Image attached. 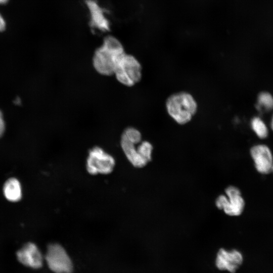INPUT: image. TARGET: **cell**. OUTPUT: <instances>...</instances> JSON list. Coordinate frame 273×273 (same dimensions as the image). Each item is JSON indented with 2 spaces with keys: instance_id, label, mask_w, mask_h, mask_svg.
<instances>
[{
  "instance_id": "obj_11",
  "label": "cell",
  "mask_w": 273,
  "mask_h": 273,
  "mask_svg": "<svg viewBox=\"0 0 273 273\" xmlns=\"http://www.w3.org/2000/svg\"><path fill=\"white\" fill-rule=\"evenodd\" d=\"M85 4L90 14V25L102 31H109V22L97 2L94 0H85Z\"/></svg>"
},
{
  "instance_id": "obj_17",
  "label": "cell",
  "mask_w": 273,
  "mask_h": 273,
  "mask_svg": "<svg viewBox=\"0 0 273 273\" xmlns=\"http://www.w3.org/2000/svg\"><path fill=\"white\" fill-rule=\"evenodd\" d=\"M6 25L5 21L0 14V31H3L5 29Z\"/></svg>"
},
{
  "instance_id": "obj_7",
  "label": "cell",
  "mask_w": 273,
  "mask_h": 273,
  "mask_svg": "<svg viewBox=\"0 0 273 273\" xmlns=\"http://www.w3.org/2000/svg\"><path fill=\"white\" fill-rule=\"evenodd\" d=\"M225 193L227 197L221 195L216 199L215 204L217 207L231 216L240 215L245 206L240 191L235 187L230 186L225 190Z\"/></svg>"
},
{
  "instance_id": "obj_1",
  "label": "cell",
  "mask_w": 273,
  "mask_h": 273,
  "mask_svg": "<svg viewBox=\"0 0 273 273\" xmlns=\"http://www.w3.org/2000/svg\"><path fill=\"white\" fill-rule=\"evenodd\" d=\"M125 54L121 42L115 37L107 35L102 44L95 51L93 65L100 74L110 76L114 75L120 60Z\"/></svg>"
},
{
  "instance_id": "obj_13",
  "label": "cell",
  "mask_w": 273,
  "mask_h": 273,
  "mask_svg": "<svg viewBox=\"0 0 273 273\" xmlns=\"http://www.w3.org/2000/svg\"><path fill=\"white\" fill-rule=\"evenodd\" d=\"M251 126L257 135L261 138H265L268 134L267 128L263 121L258 117H255L251 120Z\"/></svg>"
},
{
  "instance_id": "obj_12",
  "label": "cell",
  "mask_w": 273,
  "mask_h": 273,
  "mask_svg": "<svg viewBox=\"0 0 273 273\" xmlns=\"http://www.w3.org/2000/svg\"><path fill=\"white\" fill-rule=\"evenodd\" d=\"M21 187L19 181L15 178L8 179L4 185V194L7 200L17 202L22 197Z\"/></svg>"
},
{
  "instance_id": "obj_14",
  "label": "cell",
  "mask_w": 273,
  "mask_h": 273,
  "mask_svg": "<svg viewBox=\"0 0 273 273\" xmlns=\"http://www.w3.org/2000/svg\"><path fill=\"white\" fill-rule=\"evenodd\" d=\"M136 149L138 153L143 159L148 162L151 161L153 146L150 142L148 141L141 142Z\"/></svg>"
},
{
  "instance_id": "obj_9",
  "label": "cell",
  "mask_w": 273,
  "mask_h": 273,
  "mask_svg": "<svg viewBox=\"0 0 273 273\" xmlns=\"http://www.w3.org/2000/svg\"><path fill=\"white\" fill-rule=\"evenodd\" d=\"M250 154L257 170L262 174H268L273 168V157L270 149L264 145H258L250 150Z\"/></svg>"
},
{
  "instance_id": "obj_2",
  "label": "cell",
  "mask_w": 273,
  "mask_h": 273,
  "mask_svg": "<svg viewBox=\"0 0 273 273\" xmlns=\"http://www.w3.org/2000/svg\"><path fill=\"white\" fill-rule=\"evenodd\" d=\"M166 108L169 115L176 123L183 125L191 120L197 112L198 105L190 94L180 92L168 97Z\"/></svg>"
},
{
  "instance_id": "obj_8",
  "label": "cell",
  "mask_w": 273,
  "mask_h": 273,
  "mask_svg": "<svg viewBox=\"0 0 273 273\" xmlns=\"http://www.w3.org/2000/svg\"><path fill=\"white\" fill-rule=\"evenodd\" d=\"M243 261V255L240 251L221 248L216 254L215 264L219 270L234 273L242 264Z\"/></svg>"
},
{
  "instance_id": "obj_20",
  "label": "cell",
  "mask_w": 273,
  "mask_h": 273,
  "mask_svg": "<svg viewBox=\"0 0 273 273\" xmlns=\"http://www.w3.org/2000/svg\"><path fill=\"white\" fill-rule=\"evenodd\" d=\"M270 126H271V128L272 130H273V116H272Z\"/></svg>"
},
{
  "instance_id": "obj_5",
  "label": "cell",
  "mask_w": 273,
  "mask_h": 273,
  "mask_svg": "<svg viewBox=\"0 0 273 273\" xmlns=\"http://www.w3.org/2000/svg\"><path fill=\"white\" fill-rule=\"evenodd\" d=\"M115 164L113 156L101 148L96 146L89 151L86 168L91 174H109L113 171Z\"/></svg>"
},
{
  "instance_id": "obj_6",
  "label": "cell",
  "mask_w": 273,
  "mask_h": 273,
  "mask_svg": "<svg viewBox=\"0 0 273 273\" xmlns=\"http://www.w3.org/2000/svg\"><path fill=\"white\" fill-rule=\"evenodd\" d=\"M45 258L50 269L55 273H71L73 270L70 257L58 244H51L48 246Z\"/></svg>"
},
{
  "instance_id": "obj_21",
  "label": "cell",
  "mask_w": 273,
  "mask_h": 273,
  "mask_svg": "<svg viewBox=\"0 0 273 273\" xmlns=\"http://www.w3.org/2000/svg\"><path fill=\"white\" fill-rule=\"evenodd\" d=\"M272 172H273V168H272Z\"/></svg>"
},
{
  "instance_id": "obj_15",
  "label": "cell",
  "mask_w": 273,
  "mask_h": 273,
  "mask_svg": "<svg viewBox=\"0 0 273 273\" xmlns=\"http://www.w3.org/2000/svg\"><path fill=\"white\" fill-rule=\"evenodd\" d=\"M257 106L263 107L266 110L273 109V97L268 93L263 92L260 93L257 98Z\"/></svg>"
},
{
  "instance_id": "obj_19",
  "label": "cell",
  "mask_w": 273,
  "mask_h": 273,
  "mask_svg": "<svg viewBox=\"0 0 273 273\" xmlns=\"http://www.w3.org/2000/svg\"><path fill=\"white\" fill-rule=\"evenodd\" d=\"M9 0H0V5H4L6 4Z\"/></svg>"
},
{
  "instance_id": "obj_18",
  "label": "cell",
  "mask_w": 273,
  "mask_h": 273,
  "mask_svg": "<svg viewBox=\"0 0 273 273\" xmlns=\"http://www.w3.org/2000/svg\"><path fill=\"white\" fill-rule=\"evenodd\" d=\"M14 101L16 105H20L21 103V99L18 97L16 98Z\"/></svg>"
},
{
  "instance_id": "obj_3",
  "label": "cell",
  "mask_w": 273,
  "mask_h": 273,
  "mask_svg": "<svg viewBox=\"0 0 273 273\" xmlns=\"http://www.w3.org/2000/svg\"><path fill=\"white\" fill-rule=\"evenodd\" d=\"M114 75L121 84L132 86L142 79V65L134 56L125 53L118 62Z\"/></svg>"
},
{
  "instance_id": "obj_10",
  "label": "cell",
  "mask_w": 273,
  "mask_h": 273,
  "mask_svg": "<svg viewBox=\"0 0 273 273\" xmlns=\"http://www.w3.org/2000/svg\"><path fill=\"white\" fill-rule=\"evenodd\" d=\"M18 260L25 266L33 268L41 267L43 263L42 255L33 243H28L17 252Z\"/></svg>"
},
{
  "instance_id": "obj_4",
  "label": "cell",
  "mask_w": 273,
  "mask_h": 273,
  "mask_svg": "<svg viewBox=\"0 0 273 273\" xmlns=\"http://www.w3.org/2000/svg\"><path fill=\"white\" fill-rule=\"evenodd\" d=\"M142 141L141 132L133 127H128L122 133L120 145L125 155L133 166L138 168L145 166L148 162L138 153L135 146Z\"/></svg>"
},
{
  "instance_id": "obj_16",
  "label": "cell",
  "mask_w": 273,
  "mask_h": 273,
  "mask_svg": "<svg viewBox=\"0 0 273 273\" xmlns=\"http://www.w3.org/2000/svg\"><path fill=\"white\" fill-rule=\"evenodd\" d=\"M5 129V123L2 112L0 110V137L3 134Z\"/></svg>"
}]
</instances>
